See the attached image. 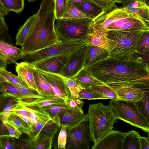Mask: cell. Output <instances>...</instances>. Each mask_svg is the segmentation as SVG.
<instances>
[{
  "mask_svg": "<svg viewBox=\"0 0 149 149\" xmlns=\"http://www.w3.org/2000/svg\"><path fill=\"white\" fill-rule=\"evenodd\" d=\"M7 122L14 126L22 133L29 136L31 133V128L28 124L19 116L13 113L9 116Z\"/></svg>",
  "mask_w": 149,
  "mask_h": 149,
  "instance_id": "cell-29",
  "label": "cell"
},
{
  "mask_svg": "<svg viewBox=\"0 0 149 149\" xmlns=\"http://www.w3.org/2000/svg\"><path fill=\"white\" fill-rule=\"evenodd\" d=\"M59 117L60 126L66 127L68 130L73 128L88 119L87 114H84L83 111L75 109L65 111L60 114Z\"/></svg>",
  "mask_w": 149,
  "mask_h": 149,
  "instance_id": "cell-16",
  "label": "cell"
},
{
  "mask_svg": "<svg viewBox=\"0 0 149 149\" xmlns=\"http://www.w3.org/2000/svg\"><path fill=\"white\" fill-rule=\"evenodd\" d=\"M134 102L138 111L149 122V91H145L143 98Z\"/></svg>",
  "mask_w": 149,
  "mask_h": 149,
  "instance_id": "cell-31",
  "label": "cell"
},
{
  "mask_svg": "<svg viewBox=\"0 0 149 149\" xmlns=\"http://www.w3.org/2000/svg\"><path fill=\"white\" fill-rule=\"evenodd\" d=\"M86 43L85 40H60L46 48L24 55L21 59L31 63L63 54H69Z\"/></svg>",
  "mask_w": 149,
  "mask_h": 149,
  "instance_id": "cell-8",
  "label": "cell"
},
{
  "mask_svg": "<svg viewBox=\"0 0 149 149\" xmlns=\"http://www.w3.org/2000/svg\"><path fill=\"white\" fill-rule=\"evenodd\" d=\"M19 101L24 106L33 105L42 107L52 105L65 104L64 100L56 96L21 99Z\"/></svg>",
  "mask_w": 149,
  "mask_h": 149,
  "instance_id": "cell-20",
  "label": "cell"
},
{
  "mask_svg": "<svg viewBox=\"0 0 149 149\" xmlns=\"http://www.w3.org/2000/svg\"><path fill=\"white\" fill-rule=\"evenodd\" d=\"M6 81L4 78L0 74V82Z\"/></svg>",
  "mask_w": 149,
  "mask_h": 149,
  "instance_id": "cell-56",
  "label": "cell"
},
{
  "mask_svg": "<svg viewBox=\"0 0 149 149\" xmlns=\"http://www.w3.org/2000/svg\"><path fill=\"white\" fill-rule=\"evenodd\" d=\"M68 3H74L82 1H87L93 3L101 7L105 13H107L116 6V0H66Z\"/></svg>",
  "mask_w": 149,
  "mask_h": 149,
  "instance_id": "cell-33",
  "label": "cell"
},
{
  "mask_svg": "<svg viewBox=\"0 0 149 149\" xmlns=\"http://www.w3.org/2000/svg\"><path fill=\"white\" fill-rule=\"evenodd\" d=\"M88 47L86 43L68 54L67 63L59 75L68 78L74 77L84 68Z\"/></svg>",
  "mask_w": 149,
  "mask_h": 149,
  "instance_id": "cell-11",
  "label": "cell"
},
{
  "mask_svg": "<svg viewBox=\"0 0 149 149\" xmlns=\"http://www.w3.org/2000/svg\"><path fill=\"white\" fill-rule=\"evenodd\" d=\"M139 133L134 130L124 133L123 149H141Z\"/></svg>",
  "mask_w": 149,
  "mask_h": 149,
  "instance_id": "cell-27",
  "label": "cell"
},
{
  "mask_svg": "<svg viewBox=\"0 0 149 149\" xmlns=\"http://www.w3.org/2000/svg\"><path fill=\"white\" fill-rule=\"evenodd\" d=\"M124 132L112 130L95 145L92 149H123Z\"/></svg>",
  "mask_w": 149,
  "mask_h": 149,
  "instance_id": "cell-15",
  "label": "cell"
},
{
  "mask_svg": "<svg viewBox=\"0 0 149 149\" xmlns=\"http://www.w3.org/2000/svg\"><path fill=\"white\" fill-rule=\"evenodd\" d=\"M145 31H108L106 37L110 57L121 59L133 58L138 42Z\"/></svg>",
  "mask_w": 149,
  "mask_h": 149,
  "instance_id": "cell-5",
  "label": "cell"
},
{
  "mask_svg": "<svg viewBox=\"0 0 149 149\" xmlns=\"http://www.w3.org/2000/svg\"><path fill=\"white\" fill-rule=\"evenodd\" d=\"M3 124L8 132V134L15 138L18 139L22 133L14 126L7 121L3 122Z\"/></svg>",
  "mask_w": 149,
  "mask_h": 149,
  "instance_id": "cell-49",
  "label": "cell"
},
{
  "mask_svg": "<svg viewBox=\"0 0 149 149\" xmlns=\"http://www.w3.org/2000/svg\"><path fill=\"white\" fill-rule=\"evenodd\" d=\"M91 141L88 119L68 130L65 149H89Z\"/></svg>",
  "mask_w": 149,
  "mask_h": 149,
  "instance_id": "cell-10",
  "label": "cell"
},
{
  "mask_svg": "<svg viewBox=\"0 0 149 149\" xmlns=\"http://www.w3.org/2000/svg\"><path fill=\"white\" fill-rule=\"evenodd\" d=\"M89 89L97 91L108 98V99H116L117 96L116 93L107 85H94Z\"/></svg>",
  "mask_w": 149,
  "mask_h": 149,
  "instance_id": "cell-44",
  "label": "cell"
},
{
  "mask_svg": "<svg viewBox=\"0 0 149 149\" xmlns=\"http://www.w3.org/2000/svg\"><path fill=\"white\" fill-rule=\"evenodd\" d=\"M149 31H144L138 42L136 49V53L144 54L149 52Z\"/></svg>",
  "mask_w": 149,
  "mask_h": 149,
  "instance_id": "cell-38",
  "label": "cell"
},
{
  "mask_svg": "<svg viewBox=\"0 0 149 149\" xmlns=\"http://www.w3.org/2000/svg\"><path fill=\"white\" fill-rule=\"evenodd\" d=\"M87 114L92 141L95 145L113 130L117 119L111 107L101 102L90 104Z\"/></svg>",
  "mask_w": 149,
  "mask_h": 149,
  "instance_id": "cell-4",
  "label": "cell"
},
{
  "mask_svg": "<svg viewBox=\"0 0 149 149\" xmlns=\"http://www.w3.org/2000/svg\"><path fill=\"white\" fill-rule=\"evenodd\" d=\"M62 18L68 19L88 18L94 20L93 17L77 8L73 3H68L65 13Z\"/></svg>",
  "mask_w": 149,
  "mask_h": 149,
  "instance_id": "cell-28",
  "label": "cell"
},
{
  "mask_svg": "<svg viewBox=\"0 0 149 149\" xmlns=\"http://www.w3.org/2000/svg\"><path fill=\"white\" fill-rule=\"evenodd\" d=\"M109 106L117 119L148 132L149 122L138 111L134 102L116 99H110Z\"/></svg>",
  "mask_w": 149,
  "mask_h": 149,
  "instance_id": "cell-7",
  "label": "cell"
},
{
  "mask_svg": "<svg viewBox=\"0 0 149 149\" xmlns=\"http://www.w3.org/2000/svg\"><path fill=\"white\" fill-rule=\"evenodd\" d=\"M68 54H63L31 63L37 70L60 74L68 60Z\"/></svg>",
  "mask_w": 149,
  "mask_h": 149,
  "instance_id": "cell-12",
  "label": "cell"
},
{
  "mask_svg": "<svg viewBox=\"0 0 149 149\" xmlns=\"http://www.w3.org/2000/svg\"><path fill=\"white\" fill-rule=\"evenodd\" d=\"M58 126L54 121L50 120L44 125L39 134L53 138L58 130Z\"/></svg>",
  "mask_w": 149,
  "mask_h": 149,
  "instance_id": "cell-42",
  "label": "cell"
},
{
  "mask_svg": "<svg viewBox=\"0 0 149 149\" xmlns=\"http://www.w3.org/2000/svg\"><path fill=\"white\" fill-rule=\"evenodd\" d=\"M86 68L104 84L149 80L148 63L140 57L118 59L109 57Z\"/></svg>",
  "mask_w": 149,
  "mask_h": 149,
  "instance_id": "cell-1",
  "label": "cell"
},
{
  "mask_svg": "<svg viewBox=\"0 0 149 149\" xmlns=\"http://www.w3.org/2000/svg\"><path fill=\"white\" fill-rule=\"evenodd\" d=\"M37 70L51 85L56 96L65 100L71 95L67 85L61 75Z\"/></svg>",
  "mask_w": 149,
  "mask_h": 149,
  "instance_id": "cell-13",
  "label": "cell"
},
{
  "mask_svg": "<svg viewBox=\"0 0 149 149\" xmlns=\"http://www.w3.org/2000/svg\"><path fill=\"white\" fill-rule=\"evenodd\" d=\"M74 78L85 89H89L94 85L104 84L94 77L85 68H83Z\"/></svg>",
  "mask_w": 149,
  "mask_h": 149,
  "instance_id": "cell-22",
  "label": "cell"
},
{
  "mask_svg": "<svg viewBox=\"0 0 149 149\" xmlns=\"http://www.w3.org/2000/svg\"><path fill=\"white\" fill-rule=\"evenodd\" d=\"M9 134L0 135V149H14L18 148V143L15 139Z\"/></svg>",
  "mask_w": 149,
  "mask_h": 149,
  "instance_id": "cell-39",
  "label": "cell"
},
{
  "mask_svg": "<svg viewBox=\"0 0 149 149\" xmlns=\"http://www.w3.org/2000/svg\"><path fill=\"white\" fill-rule=\"evenodd\" d=\"M36 19L22 46L23 56L53 45L58 41L55 29L54 0H41Z\"/></svg>",
  "mask_w": 149,
  "mask_h": 149,
  "instance_id": "cell-2",
  "label": "cell"
},
{
  "mask_svg": "<svg viewBox=\"0 0 149 149\" xmlns=\"http://www.w3.org/2000/svg\"><path fill=\"white\" fill-rule=\"evenodd\" d=\"M26 107L33 111L36 117L37 123L41 122L46 123L50 120H52L49 115L42 107L33 105Z\"/></svg>",
  "mask_w": 149,
  "mask_h": 149,
  "instance_id": "cell-41",
  "label": "cell"
},
{
  "mask_svg": "<svg viewBox=\"0 0 149 149\" xmlns=\"http://www.w3.org/2000/svg\"><path fill=\"white\" fill-rule=\"evenodd\" d=\"M0 74L6 81L16 86L29 88L27 84L18 76L13 74L5 69H0Z\"/></svg>",
  "mask_w": 149,
  "mask_h": 149,
  "instance_id": "cell-34",
  "label": "cell"
},
{
  "mask_svg": "<svg viewBox=\"0 0 149 149\" xmlns=\"http://www.w3.org/2000/svg\"><path fill=\"white\" fill-rule=\"evenodd\" d=\"M148 137H145L141 136L139 137L141 149H149V132H147Z\"/></svg>",
  "mask_w": 149,
  "mask_h": 149,
  "instance_id": "cell-52",
  "label": "cell"
},
{
  "mask_svg": "<svg viewBox=\"0 0 149 149\" xmlns=\"http://www.w3.org/2000/svg\"><path fill=\"white\" fill-rule=\"evenodd\" d=\"M73 3L77 8L93 17L94 20L105 13L101 7L88 1H82Z\"/></svg>",
  "mask_w": 149,
  "mask_h": 149,
  "instance_id": "cell-26",
  "label": "cell"
},
{
  "mask_svg": "<svg viewBox=\"0 0 149 149\" xmlns=\"http://www.w3.org/2000/svg\"><path fill=\"white\" fill-rule=\"evenodd\" d=\"M17 143L18 148L19 149H30L29 140L27 139L20 137Z\"/></svg>",
  "mask_w": 149,
  "mask_h": 149,
  "instance_id": "cell-51",
  "label": "cell"
},
{
  "mask_svg": "<svg viewBox=\"0 0 149 149\" xmlns=\"http://www.w3.org/2000/svg\"><path fill=\"white\" fill-rule=\"evenodd\" d=\"M0 1L8 12L12 11L19 14L24 8V0H0Z\"/></svg>",
  "mask_w": 149,
  "mask_h": 149,
  "instance_id": "cell-32",
  "label": "cell"
},
{
  "mask_svg": "<svg viewBox=\"0 0 149 149\" xmlns=\"http://www.w3.org/2000/svg\"><path fill=\"white\" fill-rule=\"evenodd\" d=\"M67 4L66 0H54V13L56 19L62 18L65 13Z\"/></svg>",
  "mask_w": 149,
  "mask_h": 149,
  "instance_id": "cell-43",
  "label": "cell"
},
{
  "mask_svg": "<svg viewBox=\"0 0 149 149\" xmlns=\"http://www.w3.org/2000/svg\"><path fill=\"white\" fill-rule=\"evenodd\" d=\"M116 1H117V3H118V2L119 1H120L121 0H116Z\"/></svg>",
  "mask_w": 149,
  "mask_h": 149,
  "instance_id": "cell-58",
  "label": "cell"
},
{
  "mask_svg": "<svg viewBox=\"0 0 149 149\" xmlns=\"http://www.w3.org/2000/svg\"><path fill=\"white\" fill-rule=\"evenodd\" d=\"M18 99L11 95L2 94L0 95V121H7L10 115L18 105Z\"/></svg>",
  "mask_w": 149,
  "mask_h": 149,
  "instance_id": "cell-19",
  "label": "cell"
},
{
  "mask_svg": "<svg viewBox=\"0 0 149 149\" xmlns=\"http://www.w3.org/2000/svg\"><path fill=\"white\" fill-rule=\"evenodd\" d=\"M8 12L5 8L0 1V16L4 17Z\"/></svg>",
  "mask_w": 149,
  "mask_h": 149,
  "instance_id": "cell-53",
  "label": "cell"
},
{
  "mask_svg": "<svg viewBox=\"0 0 149 149\" xmlns=\"http://www.w3.org/2000/svg\"><path fill=\"white\" fill-rule=\"evenodd\" d=\"M0 52L6 59L7 64L16 63L23 56L21 49L13 44L0 40Z\"/></svg>",
  "mask_w": 149,
  "mask_h": 149,
  "instance_id": "cell-21",
  "label": "cell"
},
{
  "mask_svg": "<svg viewBox=\"0 0 149 149\" xmlns=\"http://www.w3.org/2000/svg\"><path fill=\"white\" fill-rule=\"evenodd\" d=\"M62 76L67 85L71 95L73 97L78 98L80 91L83 88L74 78H68Z\"/></svg>",
  "mask_w": 149,
  "mask_h": 149,
  "instance_id": "cell-37",
  "label": "cell"
},
{
  "mask_svg": "<svg viewBox=\"0 0 149 149\" xmlns=\"http://www.w3.org/2000/svg\"><path fill=\"white\" fill-rule=\"evenodd\" d=\"M29 140L30 149H50L53 138L39 134L35 139Z\"/></svg>",
  "mask_w": 149,
  "mask_h": 149,
  "instance_id": "cell-30",
  "label": "cell"
},
{
  "mask_svg": "<svg viewBox=\"0 0 149 149\" xmlns=\"http://www.w3.org/2000/svg\"><path fill=\"white\" fill-rule=\"evenodd\" d=\"M67 128L61 126L57 139V147L59 149H65L67 137Z\"/></svg>",
  "mask_w": 149,
  "mask_h": 149,
  "instance_id": "cell-48",
  "label": "cell"
},
{
  "mask_svg": "<svg viewBox=\"0 0 149 149\" xmlns=\"http://www.w3.org/2000/svg\"><path fill=\"white\" fill-rule=\"evenodd\" d=\"M8 30L4 17L0 16V40L13 44L12 39L8 35Z\"/></svg>",
  "mask_w": 149,
  "mask_h": 149,
  "instance_id": "cell-45",
  "label": "cell"
},
{
  "mask_svg": "<svg viewBox=\"0 0 149 149\" xmlns=\"http://www.w3.org/2000/svg\"><path fill=\"white\" fill-rule=\"evenodd\" d=\"M33 77L40 95L46 97L56 96L51 85L37 70L33 73Z\"/></svg>",
  "mask_w": 149,
  "mask_h": 149,
  "instance_id": "cell-23",
  "label": "cell"
},
{
  "mask_svg": "<svg viewBox=\"0 0 149 149\" xmlns=\"http://www.w3.org/2000/svg\"><path fill=\"white\" fill-rule=\"evenodd\" d=\"M107 85L116 94V99L135 102L143 98L144 92L149 91V80L141 79L113 83Z\"/></svg>",
  "mask_w": 149,
  "mask_h": 149,
  "instance_id": "cell-9",
  "label": "cell"
},
{
  "mask_svg": "<svg viewBox=\"0 0 149 149\" xmlns=\"http://www.w3.org/2000/svg\"><path fill=\"white\" fill-rule=\"evenodd\" d=\"M88 100L107 99L108 98L100 92L91 89L83 88L80 91L78 98Z\"/></svg>",
  "mask_w": 149,
  "mask_h": 149,
  "instance_id": "cell-35",
  "label": "cell"
},
{
  "mask_svg": "<svg viewBox=\"0 0 149 149\" xmlns=\"http://www.w3.org/2000/svg\"><path fill=\"white\" fill-rule=\"evenodd\" d=\"M0 92L2 94L13 96L18 99L20 92L17 87L7 81L0 82Z\"/></svg>",
  "mask_w": 149,
  "mask_h": 149,
  "instance_id": "cell-36",
  "label": "cell"
},
{
  "mask_svg": "<svg viewBox=\"0 0 149 149\" xmlns=\"http://www.w3.org/2000/svg\"><path fill=\"white\" fill-rule=\"evenodd\" d=\"M16 64L15 69L18 76L27 84L29 88L34 89L38 92L33 77V73L36 70L34 66L25 61Z\"/></svg>",
  "mask_w": 149,
  "mask_h": 149,
  "instance_id": "cell-17",
  "label": "cell"
},
{
  "mask_svg": "<svg viewBox=\"0 0 149 149\" xmlns=\"http://www.w3.org/2000/svg\"><path fill=\"white\" fill-rule=\"evenodd\" d=\"M17 87L20 92V96L18 99L38 98L42 97L34 89L24 87Z\"/></svg>",
  "mask_w": 149,
  "mask_h": 149,
  "instance_id": "cell-46",
  "label": "cell"
},
{
  "mask_svg": "<svg viewBox=\"0 0 149 149\" xmlns=\"http://www.w3.org/2000/svg\"><path fill=\"white\" fill-rule=\"evenodd\" d=\"M65 104L68 106L81 111H83L82 108L84 102L81 99L71 95L65 100Z\"/></svg>",
  "mask_w": 149,
  "mask_h": 149,
  "instance_id": "cell-47",
  "label": "cell"
},
{
  "mask_svg": "<svg viewBox=\"0 0 149 149\" xmlns=\"http://www.w3.org/2000/svg\"><path fill=\"white\" fill-rule=\"evenodd\" d=\"M0 57L6 61V63H7V61H6V59L5 58V57L2 55V54L0 53Z\"/></svg>",
  "mask_w": 149,
  "mask_h": 149,
  "instance_id": "cell-55",
  "label": "cell"
},
{
  "mask_svg": "<svg viewBox=\"0 0 149 149\" xmlns=\"http://www.w3.org/2000/svg\"><path fill=\"white\" fill-rule=\"evenodd\" d=\"M36 13L30 17L24 23L20 26L16 37V45L22 46L30 32L35 21Z\"/></svg>",
  "mask_w": 149,
  "mask_h": 149,
  "instance_id": "cell-25",
  "label": "cell"
},
{
  "mask_svg": "<svg viewBox=\"0 0 149 149\" xmlns=\"http://www.w3.org/2000/svg\"><path fill=\"white\" fill-rule=\"evenodd\" d=\"M7 65L6 61L0 57V69H6Z\"/></svg>",
  "mask_w": 149,
  "mask_h": 149,
  "instance_id": "cell-54",
  "label": "cell"
},
{
  "mask_svg": "<svg viewBox=\"0 0 149 149\" xmlns=\"http://www.w3.org/2000/svg\"><path fill=\"white\" fill-rule=\"evenodd\" d=\"M93 27L107 31H149V23L125 8L117 6L94 20Z\"/></svg>",
  "mask_w": 149,
  "mask_h": 149,
  "instance_id": "cell-3",
  "label": "cell"
},
{
  "mask_svg": "<svg viewBox=\"0 0 149 149\" xmlns=\"http://www.w3.org/2000/svg\"><path fill=\"white\" fill-rule=\"evenodd\" d=\"M51 117L60 114L65 111L74 109L66 104H54L42 107Z\"/></svg>",
  "mask_w": 149,
  "mask_h": 149,
  "instance_id": "cell-40",
  "label": "cell"
},
{
  "mask_svg": "<svg viewBox=\"0 0 149 149\" xmlns=\"http://www.w3.org/2000/svg\"><path fill=\"white\" fill-rule=\"evenodd\" d=\"M144 21L149 22V0H121L118 2Z\"/></svg>",
  "mask_w": 149,
  "mask_h": 149,
  "instance_id": "cell-14",
  "label": "cell"
},
{
  "mask_svg": "<svg viewBox=\"0 0 149 149\" xmlns=\"http://www.w3.org/2000/svg\"><path fill=\"white\" fill-rule=\"evenodd\" d=\"M108 31L93 28L92 33L90 35L87 43L108 49V40L106 37Z\"/></svg>",
  "mask_w": 149,
  "mask_h": 149,
  "instance_id": "cell-24",
  "label": "cell"
},
{
  "mask_svg": "<svg viewBox=\"0 0 149 149\" xmlns=\"http://www.w3.org/2000/svg\"><path fill=\"white\" fill-rule=\"evenodd\" d=\"M17 115L26 116L29 118L30 113L25 106L20 102L18 105L13 110V112Z\"/></svg>",
  "mask_w": 149,
  "mask_h": 149,
  "instance_id": "cell-50",
  "label": "cell"
},
{
  "mask_svg": "<svg viewBox=\"0 0 149 149\" xmlns=\"http://www.w3.org/2000/svg\"><path fill=\"white\" fill-rule=\"evenodd\" d=\"M93 20L88 19L56 20L55 29L58 40L87 41L93 31Z\"/></svg>",
  "mask_w": 149,
  "mask_h": 149,
  "instance_id": "cell-6",
  "label": "cell"
},
{
  "mask_svg": "<svg viewBox=\"0 0 149 149\" xmlns=\"http://www.w3.org/2000/svg\"><path fill=\"white\" fill-rule=\"evenodd\" d=\"M109 57V52L107 49L88 44L84 68H87Z\"/></svg>",
  "mask_w": 149,
  "mask_h": 149,
  "instance_id": "cell-18",
  "label": "cell"
},
{
  "mask_svg": "<svg viewBox=\"0 0 149 149\" xmlns=\"http://www.w3.org/2000/svg\"><path fill=\"white\" fill-rule=\"evenodd\" d=\"M29 2H30L35 1L36 0H27Z\"/></svg>",
  "mask_w": 149,
  "mask_h": 149,
  "instance_id": "cell-57",
  "label": "cell"
}]
</instances>
